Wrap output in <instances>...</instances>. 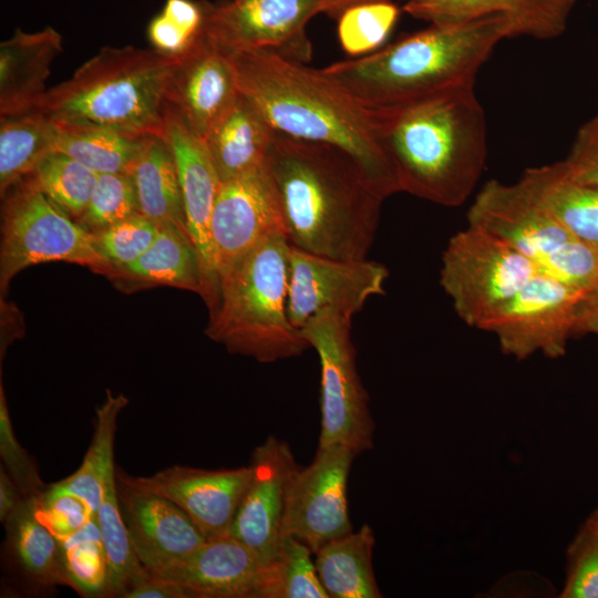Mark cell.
Returning a JSON list of instances; mask_svg holds the SVG:
<instances>
[{"instance_id": "cell-16", "label": "cell", "mask_w": 598, "mask_h": 598, "mask_svg": "<svg viewBox=\"0 0 598 598\" xmlns=\"http://www.w3.org/2000/svg\"><path fill=\"white\" fill-rule=\"evenodd\" d=\"M132 488L159 495L182 508L206 539L229 535L238 507L251 480V467L204 470L174 465L150 476L116 472Z\"/></svg>"}, {"instance_id": "cell-15", "label": "cell", "mask_w": 598, "mask_h": 598, "mask_svg": "<svg viewBox=\"0 0 598 598\" xmlns=\"http://www.w3.org/2000/svg\"><path fill=\"white\" fill-rule=\"evenodd\" d=\"M389 271L365 259H337L290 245L287 311L301 329L315 315L331 309L351 318L367 300L384 293Z\"/></svg>"}, {"instance_id": "cell-14", "label": "cell", "mask_w": 598, "mask_h": 598, "mask_svg": "<svg viewBox=\"0 0 598 598\" xmlns=\"http://www.w3.org/2000/svg\"><path fill=\"white\" fill-rule=\"evenodd\" d=\"M285 233L283 214L267 163L223 182L210 233L219 286L260 241Z\"/></svg>"}, {"instance_id": "cell-26", "label": "cell", "mask_w": 598, "mask_h": 598, "mask_svg": "<svg viewBox=\"0 0 598 598\" xmlns=\"http://www.w3.org/2000/svg\"><path fill=\"white\" fill-rule=\"evenodd\" d=\"M518 182L575 237L598 248V188L573 179L561 162L528 168Z\"/></svg>"}, {"instance_id": "cell-23", "label": "cell", "mask_w": 598, "mask_h": 598, "mask_svg": "<svg viewBox=\"0 0 598 598\" xmlns=\"http://www.w3.org/2000/svg\"><path fill=\"white\" fill-rule=\"evenodd\" d=\"M62 37L48 25L35 32L16 29L0 44V115L18 116L38 110Z\"/></svg>"}, {"instance_id": "cell-18", "label": "cell", "mask_w": 598, "mask_h": 598, "mask_svg": "<svg viewBox=\"0 0 598 598\" xmlns=\"http://www.w3.org/2000/svg\"><path fill=\"white\" fill-rule=\"evenodd\" d=\"M249 466L251 480L229 535L270 563L279 551L288 487L300 466L289 444L274 435L252 451Z\"/></svg>"}, {"instance_id": "cell-44", "label": "cell", "mask_w": 598, "mask_h": 598, "mask_svg": "<svg viewBox=\"0 0 598 598\" xmlns=\"http://www.w3.org/2000/svg\"><path fill=\"white\" fill-rule=\"evenodd\" d=\"M561 164L573 179L598 188V120L580 131L570 154Z\"/></svg>"}, {"instance_id": "cell-42", "label": "cell", "mask_w": 598, "mask_h": 598, "mask_svg": "<svg viewBox=\"0 0 598 598\" xmlns=\"http://www.w3.org/2000/svg\"><path fill=\"white\" fill-rule=\"evenodd\" d=\"M561 598H598V546L581 527L567 548Z\"/></svg>"}, {"instance_id": "cell-49", "label": "cell", "mask_w": 598, "mask_h": 598, "mask_svg": "<svg viewBox=\"0 0 598 598\" xmlns=\"http://www.w3.org/2000/svg\"><path fill=\"white\" fill-rule=\"evenodd\" d=\"M582 528L598 546V508L588 516Z\"/></svg>"}, {"instance_id": "cell-24", "label": "cell", "mask_w": 598, "mask_h": 598, "mask_svg": "<svg viewBox=\"0 0 598 598\" xmlns=\"http://www.w3.org/2000/svg\"><path fill=\"white\" fill-rule=\"evenodd\" d=\"M122 283L164 285L198 293L210 306L212 295L198 250L188 233L159 226L152 245L133 262L107 274Z\"/></svg>"}, {"instance_id": "cell-13", "label": "cell", "mask_w": 598, "mask_h": 598, "mask_svg": "<svg viewBox=\"0 0 598 598\" xmlns=\"http://www.w3.org/2000/svg\"><path fill=\"white\" fill-rule=\"evenodd\" d=\"M467 225L504 241L545 274H550L578 239L519 182L485 183L468 208Z\"/></svg>"}, {"instance_id": "cell-47", "label": "cell", "mask_w": 598, "mask_h": 598, "mask_svg": "<svg viewBox=\"0 0 598 598\" xmlns=\"http://www.w3.org/2000/svg\"><path fill=\"white\" fill-rule=\"evenodd\" d=\"M578 333L598 334V292L590 295L586 300L577 322Z\"/></svg>"}, {"instance_id": "cell-50", "label": "cell", "mask_w": 598, "mask_h": 598, "mask_svg": "<svg viewBox=\"0 0 598 598\" xmlns=\"http://www.w3.org/2000/svg\"><path fill=\"white\" fill-rule=\"evenodd\" d=\"M224 2H228V1H231V0H223Z\"/></svg>"}, {"instance_id": "cell-37", "label": "cell", "mask_w": 598, "mask_h": 598, "mask_svg": "<svg viewBox=\"0 0 598 598\" xmlns=\"http://www.w3.org/2000/svg\"><path fill=\"white\" fill-rule=\"evenodd\" d=\"M399 13L390 0L348 8L337 19L341 48L351 58L377 51L391 33Z\"/></svg>"}, {"instance_id": "cell-9", "label": "cell", "mask_w": 598, "mask_h": 598, "mask_svg": "<svg viewBox=\"0 0 598 598\" xmlns=\"http://www.w3.org/2000/svg\"><path fill=\"white\" fill-rule=\"evenodd\" d=\"M351 322L326 309L310 318L301 332L320 360L319 446L343 445L359 455L373 447L374 422L357 370Z\"/></svg>"}, {"instance_id": "cell-3", "label": "cell", "mask_w": 598, "mask_h": 598, "mask_svg": "<svg viewBox=\"0 0 598 598\" xmlns=\"http://www.w3.org/2000/svg\"><path fill=\"white\" fill-rule=\"evenodd\" d=\"M400 192L460 206L475 189L487 157V122L474 87L374 110Z\"/></svg>"}, {"instance_id": "cell-34", "label": "cell", "mask_w": 598, "mask_h": 598, "mask_svg": "<svg viewBox=\"0 0 598 598\" xmlns=\"http://www.w3.org/2000/svg\"><path fill=\"white\" fill-rule=\"evenodd\" d=\"M31 174L47 197L76 221L90 203L99 175L58 151L48 154Z\"/></svg>"}, {"instance_id": "cell-32", "label": "cell", "mask_w": 598, "mask_h": 598, "mask_svg": "<svg viewBox=\"0 0 598 598\" xmlns=\"http://www.w3.org/2000/svg\"><path fill=\"white\" fill-rule=\"evenodd\" d=\"M55 147L53 120L37 110L0 118V193L30 175Z\"/></svg>"}, {"instance_id": "cell-46", "label": "cell", "mask_w": 598, "mask_h": 598, "mask_svg": "<svg viewBox=\"0 0 598 598\" xmlns=\"http://www.w3.org/2000/svg\"><path fill=\"white\" fill-rule=\"evenodd\" d=\"M20 489L1 466L0 470V520H4L13 513L23 502Z\"/></svg>"}, {"instance_id": "cell-25", "label": "cell", "mask_w": 598, "mask_h": 598, "mask_svg": "<svg viewBox=\"0 0 598 598\" xmlns=\"http://www.w3.org/2000/svg\"><path fill=\"white\" fill-rule=\"evenodd\" d=\"M275 134L261 112L240 92L204 137L221 183L265 163Z\"/></svg>"}, {"instance_id": "cell-29", "label": "cell", "mask_w": 598, "mask_h": 598, "mask_svg": "<svg viewBox=\"0 0 598 598\" xmlns=\"http://www.w3.org/2000/svg\"><path fill=\"white\" fill-rule=\"evenodd\" d=\"M37 498H24L4 520L7 549L31 584L40 587L69 586L61 543L39 519Z\"/></svg>"}, {"instance_id": "cell-19", "label": "cell", "mask_w": 598, "mask_h": 598, "mask_svg": "<svg viewBox=\"0 0 598 598\" xmlns=\"http://www.w3.org/2000/svg\"><path fill=\"white\" fill-rule=\"evenodd\" d=\"M240 94L231 52L204 34L172 66L166 102L202 137L229 110Z\"/></svg>"}, {"instance_id": "cell-11", "label": "cell", "mask_w": 598, "mask_h": 598, "mask_svg": "<svg viewBox=\"0 0 598 598\" xmlns=\"http://www.w3.org/2000/svg\"><path fill=\"white\" fill-rule=\"evenodd\" d=\"M322 13V0H231L207 3L205 34L228 52L270 50L307 63V24Z\"/></svg>"}, {"instance_id": "cell-10", "label": "cell", "mask_w": 598, "mask_h": 598, "mask_svg": "<svg viewBox=\"0 0 598 598\" xmlns=\"http://www.w3.org/2000/svg\"><path fill=\"white\" fill-rule=\"evenodd\" d=\"M585 292L537 270L480 329L494 333L503 353L524 360L536 353L556 359L577 334Z\"/></svg>"}, {"instance_id": "cell-36", "label": "cell", "mask_w": 598, "mask_h": 598, "mask_svg": "<svg viewBox=\"0 0 598 598\" xmlns=\"http://www.w3.org/2000/svg\"><path fill=\"white\" fill-rule=\"evenodd\" d=\"M207 1L166 0L162 11L148 23L146 35L152 48L178 56L205 31Z\"/></svg>"}, {"instance_id": "cell-43", "label": "cell", "mask_w": 598, "mask_h": 598, "mask_svg": "<svg viewBox=\"0 0 598 598\" xmlns=\"http://www.w3.org/2000/svg\"><path fill=\"white\" fill-rule=\"evenodd\" d=\"M39 519L58 538L64 539L81 530L92 518L96 517L87 504L80 497L47 487L37 498Z\"/></svg>"}, {"instance_id": "cell-22", "label": "cell", "mask_w": 598, "mask_h": 598, "mask_svg": "<svg viewBox=\"0 0 598 598\" xmlns=\"http://www.w3.org/2000/svg\"><path fill=\"white\" fill-rule=\"evenodd\" d=\"M576 0H408L403 11L430 23L503 16L511 37L551 40L565 32Z\"/></svg>"}, {"instance_id": "cell-21", "label": "cell", "mask_w": 598, "mask_h": 598, "mask_svg": "<svg viewBox=\"0 0 598 598\" xmlns=\"http://www.w3.org/2000/svg\"><path fill=\"white\" fill-rule=\"evenodd\" d=\"M117 495L133 549L151 575L184 559L207 540L188 515L167 498L118 481Z\"/></svg>"}, {"instance_id": "cell-20", "label": "cell", "mask_w": 598, "mask_h": 598, "mask_svg": "<svg viewBox=\"0 0 598 598\" xmlns=\"http://www.w3.org/2000/svg\"><path fill=\"white\" fill-rule=\"evenodd\" d=\"M271 565L227 535L206 540L184 559L152 576L182 586L190 598H267Z\"/></svg>"}, {"instance_id": "cell-39", "label": "cell", "mask_w": 598, "mask_h": 598, "mask_svg": "<svg viewBox=\"0 0 598 598\" xmlns=\"http://www.w3.org/2000/svg\"><path fill=\"white\" fill-rule=\"evenodd\" d=\"M138 213L132 177L127 173H103L90 203L78 223L95 233L125 220Z\"/></svg>"}, {"instance_id": "cell-6", "label": "cell", "mask_w": 598, "mask_h": 598, "mask_svg": "<svg viewBox=\"0 0 598 598\" xmlns=\"http://www.w3.org/2000/svg\"><path fill=\"white\" fill-rule=\"evenodd\" d=\"M290 244L278 231L260 241L221 280L208 338L230 353L272 363L311 348L288 316Z\"/></svg>"}, {"instance_id": "cell-17", "label": "cell", "mask_w": 598, "mask_h": 598, "mask_svg": "<svg viewBox=\"0 0 598 598\" xmlns=\"http://www.w3.org/2000/svg\"><path fill=\"white\" fill-rule=\"evenodd\" d=\"M162 137L174 157L187 230L198 250L209 285L210 312L219 301V281L212 245L210 223L221 185L204 137L166 102Z\"/></svg>"}, {"instance_id": "cell-5", "label": "cell", "mask_w": 598, "mask_h": 598, "mask_svg": "<svg viewBox=\"0 0 598 598\" xmlns=\"http://www.w3.org/2000/svg\"><path fill=\"white\" fill-rule=\"evenodd\" d=\"M175 61L153 48L104 47L70 79L47 91L38 110L53 118L130 135H161Z\"/></svg>"}, {"instance_id": "cell-4", "label": "cell", "mask_w": 598, "mask_h": 598, "mask_svg": "<svg viewBox=\"0 0 598 598\" xmlns=\"http://www.w3.org/2000/svg\"><path fill=\"white\" fill-rule=\"evenodd\" d=\"M509 37V24L499 14L431 23L372 53L321 70L370 109L403 106L474 87L495 47Z\"/></svg>"}, {"instance_id": "cell-48", "label": "cell", "mask_w": 598, "mask_h": 598, "mask_svg": "<svg viewBox=\"0 0 598 598\" xmlns=\"http://www.w3.org/2000/svg\"><path fill=\"white\" fill-rule=\"evenodd\" d=\"M375 1L383 0H322V13L338 19L348 8Z\"/></svg>"}, {"instance_id": "cell-31", "label": "cell", "mask_w": 598, "mask_h": 598, "mask_svg": "<svg viewBox=\"0 0 598 598\" xmlns=\"http://www.w3.org/2000/svg\"><path fill=\"white\" fill-rule=\"evenodd\" d=\"M51 118L55 127L54 150L69 155L96 174H128L147 136H135L99 125Z\"/></svg>"}, {"instance_id": "cell-30", "label": "cell", "mask_w": 598, "mask_h": 598, "mask_svg": "<svg viewBox=\"0 0 598 598\" xmlns=\"http://www.w3.org/2000/svg\"><path fill=\"white\" fill-rule=\"evenodd\" d=\"M123 394L106 391L104 402L96 409L91 444L80 467L70 476L48 486L53 492L69 493L83 499L96 516L104 496L107 478L115 473L114 439L117 419L127 405Z\"/></svg>"}, {"instance_id": "cell-35", "label": "cell", "mask_w": 598, "mask_h": 598, "mask_svg": "<svg viewBox=\"0 0 598 598\" xmlns=\"http://www.w3.org/2000/svg\"><path fill=\"white\" fill-rule=\"evenodd\" d=\"M59 540L69 586L84 596H105L107 561L96 517Z\"/></svg>"}, {"instance_id": "cell-27", "label": "cell", "mask_w": 598, "mask_h": 598, "mask_svg": "<svg viewBox=\"0 0 598 598\" xmlns=\"http://www.w3.org/2000/svg\"><path fill=\"white\" fill-rule=\"evenodd\" d=\"M128 174L141 215L159 226L171 225L188 233L176 164L162 135L145 137Z\"/></svg>"}, {"instance_id": "cell-33", "label": "cell", "mask_w": 598, "mask_h": 598, "mask_svg": "<svg viewBox=\"0 0 598 598\" xmlns=\"http://www.w3.org/2000/svg\"><path fill=\"white\" fill-rule=\"evenodd\" d=\"M96 520L107 561L105 596L122 597L150 573L141 564L131 543L120 507L116 471L105 482Z\"/></svg>"}, {"instance_id": "cell-12", "label": "cell", "mask_w": 598, "mask_h": 598, "mask_svg": "<svg viewBox=\"0 0 598 598\" xmlns=\"http://www.w3.org/2000/svg\"><path fill=\"white\" fill-rule=\"evenodd\" d=\"M357 454L343 445L318 446L312 462L289 484L281 536H292L315 555L328 542L352 532L347 487Z\"/></svg>"}, {"instance_id": "cell-1", "label": "cell", "mask_w": 598, "mask_h": 598, "mask_svg": "<svg viewBox=\"0 0 598 598\" xmlns=\"http://www.w3.org/2000/svg\"><path fill=\"white\" fill-rule=\"evenodd\" d=\"M239 89L271 127L286 136L349 154L385 199L400 193L377 114L344 86L270 50L234 52Z\"/></svg>"}, {"instance_id": "cell-41", "label": "cell", "mask_w": 598, "mask_h": 598, "mask_svg": "<svg viewBox=\"0 0 598 598\" xmlns=\"http://www.w3.org/2000/svg\"><path fill=\"white\" fill-rule=\"evenodd\" d=\"M0 456L2 467L24 498L39 497L47 489L38 467L21 446L13 431L2 380H0Z\"/></svg>"}, {"instance_id": "cell-2", "label": "cell", "mask_w": 598, "mask_h": 598, "mask_svg": "<svg viewBox=\"0 0 598 598\" xmlns=\"http://www.w3.org/2000/svg\"><path fill=\"white\" fill-rule=\"evenodd\" d=\"M266 163L289 244L337 259H365L384 198L344 151L276 132Z\"/></svg>"}, {"instance_id": "cell-7", "label": "cell", "mask_w": 598, "mask_h": 598, "mask_svg": "<svg viewBox=\"0 0 598 598\" xmlns=\"http://www.w3.org/2000/svg\"><path fill=\"white\" fill-rule=\"evenodd\" d=\"M4 195L0 247V290L21 270L49 261L86 266L105 275L110 266L97 252L93 234L54 205L32 174Z\"/></svg>"}, {"instance_id": "cell-28", "label": "cell", "mask_w": 598, "mask_h": 598, "mask_svg": "<svg viewBox=\"0 0 598 598\" xmlns=\"http://www.w3.org/2000/svg\"><path fill=\"white\" fill-rule=\"evenodd\" d=\"M375 538L370 525L324 544L315 554L320 581L329 598H380L372 553Z\"/></svg>"}, {"instance_id": "cell-45", "label": "cell", "mask_w": 598, "mask_h": 598, "mask_svg": "<svg viewBox=\"0 0 598 598\" xmlns=\"http://www.w3.org/2000/svg\"><path fill=\"white\" fill-rule=\"evenodd\" d=\"M122 598H190L182 586L156 577L150 576L131 587Z\"/></svg>"}, {"instance_id": "cell-38", "label": "cell", "mask_w": 598, "mask_h": 598, "mask_svg": "<svg viewBox=\"0 0 598 598\" xmlns=\"http://www.w3.org/2000/svg\"><path fill=\"white\" fill-rule=\"evenodd\" d=\"M311 555L297 538L282 536L267 598H329Z\"/></svg>"}, {"instance_id": "cell-8", "label": "cell", "mask_w": 598, "mask_h": 598, "mask_svg": "<svg viewBox=\"0 0 598 598\" xmlns=\"http://www.w3.org/2000/svg\"><path fill=\"white\" fill-rule=\"evenodd\" d=\"M537 270L504 241L467 225L443 251L440 283L458 318L480 329Z\"/></svg>"}, {"instance_id": "cell-40", "label": "cell", "mask_w": 598, "mask_h": 598, "mask_svg": "<svg viewBox=\"0 0 598 598\" xmlns=\"http://www.w3.org/2000/svg\"><path fill=\"white\" fill-rule=\"evenodd\" d=\"M158 230V224L136 214L107 228L92 233L97 252L110 266L106 274L111 269L127 266L136 260L152 245Z\"/></svg>"}]
</instances>
